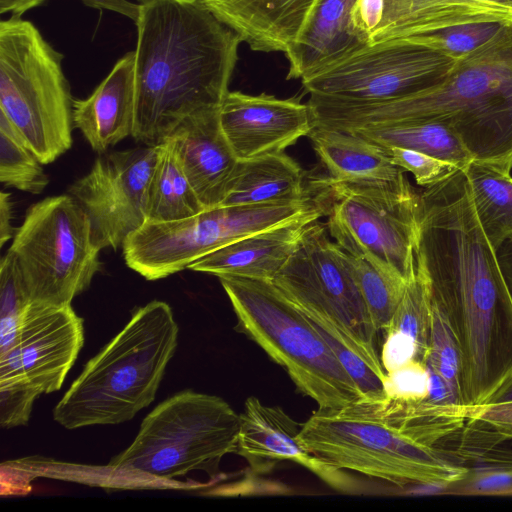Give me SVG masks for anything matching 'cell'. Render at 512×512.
<instances>
[{
    "mask_svg": "<svg viewBox=\"0 0 512 512\" xmlns=\"http://www.w3.org/2000/svg\"><path fill=\"white\" fill-rule=\"evenodd\" d=\"M136 27L132 137L155 146L184 119L219 109L241 40L200 0H145Z\"/></svg>",
    "mask_w": 512,
    "mask_h": 512,
    "instance_id": "7a4b0ae2",
    "label": "cell"
},
{
    "mask_svg": "<svg viewBox=\"0 0 512 512\" xmlns=\"http://www.w3.org/2000/svg\"><path fill=\"white\" fill-rule=\"evenodd\" d=\"M298 437L330 466L399 486L430 487L442 494L467 472L437 446L419 444L380 417L353 407L319 408L301 425Z\"/></svg>",
    "mask_w": 512,
    "mask_h": 512,
    "instance_id": "52a82bcc",
    "label": "cell"
},
{
    "mask_svg": "<svg viewBox=\"0 0 512 512\" xmlns=\"http://www.w3.org/2000/svg\"><path fill=\"white\" fill-rule=\"evenodd\" d=\"M300 428L282 408L250 396L240 414L236 454L247 460L255 472L268 471L280 461H291L337 491H356V482L350 475L323 462L302 444Z\"/></svg>",
    "mask_w": 512,
    "mask_h": 512,
    "instance_id": "e0dca14e",
    "label": "cell"
},
{
    "mask_svg": "<svg viewBox=\"0 0 512 512\" xmlns=\"http://www.w3.org/2000/svg\"><path fill=\"white\" fill-rule=\"evenodd\" d=\"M512 19L469 21L404 38L454 60H461L500 37Z\"/></svg>",
    "mask_w": 512,
    "mask_h": 512,
    "instance_id": "d6a6232c",
    "label": "cell"
},
{
    "mask_svg": "<svg viewBox=\"0 0 512 512\" xmlns=\"http://www.w3.org/2000/svg\"><path fill=\"white\" fill-rule=\"evenodd\" d=\"M324 215L311 213L251 234L193 262L188 268L221 276L273 281L295 250L307 225Z\"/></svg>",
    "mask_w": 512,
    "mask_h": 512,
    "instance_id": "44dd1931",
    "label": "cell"
},
{
    "mask_svg": "<svg viewBox=\"0 0 512 512\" xmlns=\"http://www.w3.org/2000/svg\"><path fill=\"white\" fill-rule=\"evenodd\" d=\"M392 162L410 172L418 185L431 186L452 176L458 167L433 156L400 147L386 149Z\"/></svg>",
    "mask_w": 512,
    "mask_h": 512,
    "instance_id": "8d00e7d4",
    "label": "cell"
},
{
    "mask_svg": "<svg viewBox=\"0 0 512 512\" xmlns=\"http://www.w3.org/2000/svg\"><path fill=\"white\" fill-rule=\"evenodd\" d=\"M425 364L440 374L454 398L464 405L460 346L448 320L433 300L429 354Z\"/></svg>",
    "mask_w": 512,
    "mask_h": 512,
    "instance_id": "e575fe53",
    "label": "cell"
},
{
    "mask_svg": "<svg viewBox=\"0 0 512 512\" xmlns=\"http://www.w3.org/2000/svg\"><path fill=\"white\" fill-rule=\"evenodd\" d=\"M218 111L184 119L168 137L204 209L221 204L238 163L220 128Z\"/></svg>",
    "mask_w": 512,
    "mask_h": 512,
    "instance_id": "ac0fdd59",
    "label": "cell"
},
{
    "mask_svg": "<svg viewBox=\"0 0 512 512\" xmlns=\"http://www.w3.org/2000/svg\"><path fill=\"white\" fill-rule=\"evenodd\" d=\"M328 234L318 220L308 224L272 282L304 313L376 349L378 332L356 282L351 255Z\"/></svg>",
    "mask_w": 512,
    "mask_h": 512,
    "instance_id": "7c38bea8",
    "label": "cell"
},
{
    "mask_svg": "<svg viewBox=\"0 0 512 512\" xmlns=\"http://www.w3.org/2000/svg\"><path fill=\"white\" fill-rule=\"evenodd\" d=\"M317 184L330 199V237L350 255L407 281L415 265L420 196L405 175L391 181Z\"/></svg>",
    "mask_w": 512,
    "mask_h": 512,
    "instance_id": "30bf717a",
    "label": "cell"
},
{
    "mask_svg": "<svg viewBox=\"0 0 512 512\" xmlns=\"http://www.w3.org/2000/svg\"><path fill=\"white\" fill-rule=\"evenodd\" d=\"M300 166L283 152L238 160L220 205H263L308 197Z\"/></svg>",
    "mask_w": 512,
    "mask_h": 512,
    "instance_id": "4316f807",
    "label": "cell"
},
{
    "mask_svg": "<svg viewBox=\"0 0 512 512\" xmlns=\"http://www.w3.org/2000/svg\"><path fill=\"white\" fill-rule=\"evenodd\" d=\"M246 334L321 409L364 402L356 381L307 315L272 281L218 277Z\"/></svg>",
    "mask_w": 512,
    "mask_h": 512,
    "instance_id": "5b68a950",
    "label": "cell"
},
{
    "mask_svg": "<svg viewBox=\"0 0 512 512\" xmlns=\"http://www.w3.org/2000/svg\"><path fill=\"white\" fill-rule=\"evenodd\" d=\"M254 51L294 46L318 0H200Z\"/></svg>",
    "mask_w": 512,
    "mask_h": 512,
    "instance_id": "d6986e66",
    "label": "cell"
},
{
    "mask_svg": "<svg viewBox=\"0 0 512 512\" xmlns=\"http://www.w3.org/2000/svg\"><path fill=\"white\" fill-rule=\"evenodd\" d=\"M8 251L36 305H71L101 268L90 220L70 194L31 205Z\"/></svg>",
    "mask_w": 512,
    "mask_h": 512,
    "instance_id": "9c48e42d",
    "label": "cell"
},
{
    "mask_svg": "<svg viewBox=\"0 0 512 512\" xmlns=\"http://www.w3.org/2000/svg\"><path fill=\"white\" fill-rule=\"evenodd\" d=\"M317 126L351 130L420 120L448 125L473 161L511 175L512 24L492 43L457 60L440 84L399 99L354 103L310 96Z\"/></svg>",
    "mask_w": 512,
    "mask_h": 512,
    "instance_id": "3957f363",
    "label": "cell"
},
{
    "mask_svg": "<svg viewBox=\"0 0 512 512\" xmlns=\"http://www.w3.org/2000/svg\"><path fill=\"white\" fill-rule=\"evenodd\" d=\"M170 305L153 300L83 367L53 409L66 429L114 425L132 419L155 399L178 342Z\"/></svg>",
    "mask_w": 512,
    "mask_h": 512,
    "instance_id": "277c9868",
    "label": "cell"
},
{
    "mask_svg": "<svg viewBox=\"0 0 512 512\" xmlns=\"http://www.w3.org/2000/svg\"><path fill=\"white\" fill-rule=\"evenodd\" d=\"M220 128L238 160L283 152L315 126L309 104L295 98L229 91L218 111Z\"/></svg>",
    "mask_w": 512,
    "mask_h": 512,
    "instance_id": "2e32d148",
    "label": "cell"
},
{
    "mask_svg": "<svg viewBox=\"0 0 512 512\" xmlns=\"http://www.w3.org/2000/svg\"><path fill=\"white\" fill-rule=\"evenodd\" d=\"M506 402H512V372L492 393V395L487 399L485 404H499Z\"/></svg>",
    "mask_w": 512,
    "mask_h": 512,
    "instance_id": "ee69618b",
    "label": "cell"
},
{
    "mask_svg": "<svg viewBox=\"0 0 512 512\" xmlns=\"http://www.w3.org/2000/svg\"><path fill=\"white\" fill-rule=\"evenodd\" d=\"M354 408L380 417L415 442L436 447L461 430L467 421V406L443 404L430 399L400 403L386 400L376 406Z\"/></svg>",
    "mask_w": 512,
    "mask_h": 512,
    "instance_id": "83f0119b",
    "label": "cell"
},
{
    "mask_svg": "<svg viewBox=\"0 0 512 512\" xmlns=\"http://www.w3.org/2000/svg\"><path fill=\"white\" fill-rule=\"evenodd\" d=\"M352 267L377 332L389 325L405 291L407 281L351 255Z\"/></svg>",
    "mask_w": 512,
    "mask_h": 512,
    "instance_id": "836d02e7",
    "label": "cell"
},
{
    "mask_svg": "<svg viewBox=\"0 0 512 512\" xmlns=\"http://www.w3.org/2000/svg\"><path fill=\"white\" fill-rule=\"evenodd\" d=\"M328 171V182H377L401 177L387 150L356 134L315 125L307 135Z\"/></svg>",
    "mask_w": 512,
    "mask_h": 512,
    "instance_id": "484cf974",
    "label": "cell"
},
{
    "mask_svg": "<svg viewBox=\"0 0 512 512\" xmlns=\"http://www.w3.org/2000/svg\"><path fill=\"white\" fill-rule=\"evenodd\" d=\"M157 145L98 157L68 189L87 214L95 244L117 250L147 222L146 200Z\"/></svg>",
    "mask_w": 512,
    "mask_h": 512,
    "instance_id": "5bb4252c",
    "label": "cell"
},
{
    "mask_svg": "<svg viewBox=\"0 0 512 512\" xmlns=\"http://www.w3.org/2000/svg\"><path fill=\"white\" fill-rule=\"evenodd\" d=\"M203 210L181 166L173 141L166 138L157 145V158L147 190V221H174Z\"/></svg>",
    "mask_w": 512,
    "mask_h": 512,
    "instance_id": "f546056e",
    "label": "cell"
},
{
    "mask_svg": "<svg viewBox=\"0 0 512 512\" xmlns=\"http://www.w3.org/2000/svg\"><path fill=\"white\" fill-rule=\"evenodd\" d=\"M41 394L26 382H0V425L3 428L26 425Z\"/></svg>",
    "mask_w": 512,
    "mask_h": 512,
    "instance_id": "74e56055",
    "label": "cell"
},
{
    "mask_svg": "<svg viewBox=\"0 0 512 512\" xmlns=\"http://www.w3.org/2000/svg\"><path fill=\"white\" fill-rule=\"evenodd\" d=\"M39 5V0H0V13L11 12L12 15L21 17L23 13Z\"/></svg>",
    "mask_w": 512,
    "mask_h": 512,
    "instance_id": "7bdbcfd3",
    "label": "cell"
},
{
    "mask_svg": "<svg viewBox=\"0 0 512 512\" xmlns=\"http://www.w3.org/2000/svg\"><path fill=\"white\" fill-rule=\"evenodd\" d=\"M12 202L10 194L4 191L0 194V247L14 236L12 227Z\"/></svg>",
    "mask_w": 512,
    "mask_h": 512,
    "instance_id": "60d3db41",
    "label": "cell"
},
{
    "mask_svg": "<svg viewBox=\"0 0 512 512\" xmlns=\"http://www.w3.org/2000/svg\"><path fill=\"white\" fill-rule=\"evenodd\" d=\"M357 0H318L286 53L288 79H304L366 47L352 23Z\"/></svg>",
    "mask_w": 512,
    "mask_h": 512,
    "instance_id": "7402d4cb",
    "label": "cell"
},
{
    "mask_svg": "<svg viewBox=\"0 0 512 512\" xmlns=\"http://www.w3.org/2000/svg\"><path fill=\"white\" fill-rule=\"evenodd\" d=\"M63 59L32 22L14 15L0 22V112L43 165L73 143L74 99Z\"/></svg>",
    "mask_w": 512,
    "mask_h": 512,
    "instance_id": "8992f818",
    "label": "cell"
},
{
    "mask_svg": "<svg viewBox=\"0 0 512 512\" xmlns=\"http://www.w3.org/2000/svg\"><path fill=\"white\" fill-rule=\"evenodd\" d=\"M432 323V294L429 281L415 258L402 299L382 332L381 361L390 373L411 361L425 364L429 354Z\"/></svg>",
    "mask_w": 512,
    "mask_h": 512,
    "instance_id": "d4e9b609",
    "label": "cell"
},
{
    "mask_svg": "<svg viewBox=\"0 0 512 512\" xmlns=\"http://www.w3.org/2000/svg\"><path fill=\"white\" fill-rule=\"evenodd\" d=\"M456 448L445 451L465 466L463 478L442 494L464 496H512V450L500 447L504 439L479 420L469 418L461 428Z\"/></svg>",
    "mask_w": 512,
    "mask_h": 512,
    "instance_id": "603a6c76",
    "label": "cell"
},
{
    "mask_svg": "<svg viewBox=\"0 0 512 512\" xmlns=\"http://www.w3.org/2000/svg\"><path fill=\"white\" fill-rule=\"evenodd\" d=\"M239 428L240 414L223 398L184 390L143 419L133 442L108 467L166 480L193 471L213 478L223 457L236 453Z\"/></svg>",
    "mask_w": 512,
    "mask_h": 512,
    "instance_id": "ba28073f",
    "label": "cell"
},
{
    "mask_svg": "<svg viewBox=\"0 0 512 512\" xmlns=\"http://www.w3.org/2000/svg\"><path fill=\"white\" fill-rule=\"evenodd\" d=\"M134 51L126 53L85 99H74V126L91 148L104 153L128 136L135 126Z\"/></svg>",
    "mask_w": 512,
    "mask_h": 512,
    "instance_id": "ffe728a7",
    "label": "cell"
},
{
    "mask_svg": "<svg viewBox=\"0 0 512 512\" xmlns=\"http://www.w3.org/2000/svg\"><path fill=\"white\" fill-rule=\"evenodd\" d=\"M499 262L512 294V239L505 241L497 250Z\"/></svg>",
    "mask_w": 512,
    "mask_h": 512,
    "instance_id": "b9f144b4",
    "label": "cell"
},
{
    "mask_svg": "<svg viewBox=\"0 0 512 512\" xmlns=\"http://www.w3.org/2000/svg\"><path fill=\"white\" fill-rule=\"evenodd\" d=\"M370 45L469 21L512 19V12L472 0H378Z\"/></svg>",
    "mask_w": 512,
    "mask_h": 512,
    "instance_id": "cb8c5ba5",
    "label": "cell"
},
{
    "mask_svg": "<svg viewBox=\"0 0 512 512\" xmlns=\"http://www.w3.org/2000/svg\"><path fill=\"white\" fill-rule=\"evenodd\" d=\"M385 149L415 150L465 170L473 157L459 136L444 122L420 120L345 130Z\"/></svg>",
    "mask_w": 512,
    "mask_h": 512,
    "instance_id": "f1b7e54d",
    "label": "cell"
},
{
    "mask_svg": "<svg viewBox=\"0 0 512 512\" xmlns=\"http://www.w3.org/2000/svg\"><path fill=\"white\" fill-rule=\"evenodd\" d=\"M41 161L0 112V181L20 191L40 194L49 183Z\"/></svg>",
    "mask_w": 512,
    "mask_h": 512,
    "instance_id": "1f68e13d",
    "label": "cell"
},
{
    "mask_svg": "<svg viewBox=\"0 0 512 512\" xmlns=\"http://www.w3.org/2000/svg\"><path fill=\"white\" fill-rule=\"evenodd\" d=\"M463 171L482 228L498 250L512 239V177L476 161Z\"/></svg>",
    "mask_w": 512,
    "mask_h": 512,
    "instance_id": "4dcf8cb0",
    "label": "cell"
},
{
    "mask_svg": "<svg viewBox=\"0 0 512 512\" xmlns=\"http://www.w3.org/2000/svg\"><path fill=\"white\" fill-rule=\"evenodd\" d=\"M86 6L96 9H106L122 14L137 23L140 13L141 4H135L128 0H80Z\"/></svg>",
    "mask_w": 512,
    "mask_h": 512,
    "instance_id": "ab89813d",
    "label": "cell"
},
{
    "mask_svg": "<svg viewBox=\"0 0 512 512\" xmlns=\"http://www.w3.org/2000/svg\"><path fill=\"white\" fill-rule=\"evenodd\" d=\"M457 60L405 39L368 45L302 79L310 95L354 103L410 96L440 84Z\"/></svg>",
    "mask_w": 512,
    "mask_h": 512,
    "instance_id": "4fadbf2b",
    "label": "cell"
},
{
    "mask_svg": "<svg viewBox=\"0 0 512 512\" xmlns=\"http://www.w3.org/2000/svg\"><path fill=\"white\" fill-rule=\"evenodd\" d=\"M419 196L415 258L460 346L463 403L480 406L512 372V294L464 171Z\"/></svg>",
    "mask_w": 512,
    "mask_h": 512,
    "instance_id": "6da1fadb",
    "label": "cell"
},
{
    "mask_svg": "<svg viewBox=\"0 0 512 512\" xmlns=\"http://www.w3.org/2000/svg\"><path fill=\"white\" fill-rule=\"evenodd\" d=\"M469 418L486 424L504 440L512 439V402L468 407Z\"/></svg>",
    "mask_w": 512,
    "mask_h": 512,
    "instance_id": "f35d334b",
    "label": "cell"
},
{
    "mask_svg": "<svg viewBox=\"0 0 512 512\" xmlns=\"http://www.w3.org/2000/svg\"><path fill=\"white\" fill-rule=\"evenodd\" d=\"M84 343L71 305L29 304L11 345L0 352V382H26L43 393L61 388Z\"/></svg>",
    "mask_w": 512,
    "mask_h": 512,
    "instance_id": "9a60e30c",
    "label": "cell"
},
{
    "mask_svg": "<svg viewBox=\"0 0 512 512\" xmlns=\"http://www.w3.org/2000/svg\"><path fill=\"white\" fill-rule=\"evenodd\" d=\"M29 304L18 265L8 251L0 262V352L11 345Z\"/></svg>",
    "mask_w": 512,
    "mask_h": 512,
    "instance_id": "d590c367",
    "label": "cell"
},
{
    "mask_svg": "<svg viewBox=\"0 0 512 512\" xmlns=\"http://www.w3.org/2000/svg\"><path fill=\"white\" fill-rule=\"evenodd\" d=\"M318 211L319 204L308 196L263 205H219L179 220L147 221L126 239L123 257L146 280H159L236 240Z\"/></svg>",
    "mask_w": 512,
    "mask_h": 512,
    "instance_id": "8fae6325",
    "label": "cell"
}]
</instances>
